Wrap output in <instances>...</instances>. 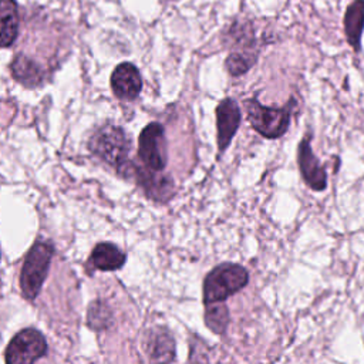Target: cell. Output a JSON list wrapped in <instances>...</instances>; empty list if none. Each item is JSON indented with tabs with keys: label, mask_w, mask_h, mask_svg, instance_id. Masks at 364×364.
Here are the masks:
<instances>
[{
	"label": "cell",
	"mask_w": 364,
	"mask_h": 364,
	"mask_svg": "<svg viewBox=\"0 0 364 364\" xmlns=\"http://www.w3.org/2000/svg\"><path fill=\"white\" fill-rule=\"evenodd\" d=\"M90 151L118 171H128L129 141L122 128L107 124L94 131L88 141Z\"/></svg>",
	"instance_id": "1"
},
{
	"label": "cell",
	"mask_w": 364,
	"mask_h": 364,
	"mask_svg": "<svg viewBox=\"0 0 364 364\" xmlns=\"http://www.w3.org/2000/svg\"><path fill=\"white\" fill-rule=\"evenodd\" d=\"M249 282L247 270L236 263H222L213 267L203 280V303L212 304L226 300Z\"/></svg>",
	"instance_id": "2"
},
{
	"label": "cell",
	"mask_w": 364,
	"mask_h": 364,
	"mask_svg": "<svg viewBox=\"0 0 364 364\" xmlns=\"http://www.w3.org/2000/svg\"><path fill=\"white\" fill-rule=\"evenodd\" d=\"M53 255L54 246L44 240H37L27 252L20 273V289L27 300H34L38 296Z\"/></svg>",
	"instance_id": "3"
},
{
	"label": "cell",
	"mask_w": 364,
	"mask_h": 364,
	"mask_svg": "<svg viewBox=\"0 0 364 364\" xmlns=\"http://www.w3.org/2000/svg\"><path fill=\"white\" fill-rule=\"evenodd\" d=\"M245 108L250 125L264 138H279L289 128L290 111L287 108L266 107L257 100H246Z\"/></svg>",
	"instance_id": "4"
},
{
	"label": "cell",
	"mask_w": 364,
	"mask_h": 364,
	"mask_svg": "<svg viewBox=\"0 0 364 364\" xmlns=\"http://www.w3.org/2000/svg\"><path fill=\"white\" fill-rule=\"evenodd\" d=\"M47 353V341L36 328L18 331L9 343L4 354L7 364H28L41 358Z\"/></svg>",
	"instance_id": "5"
},
{
	"label": "cell",
	"mask_w": 364,
	"mask_h": 364,
	"mask_svg": "<svg viewBox=\"0 0 364 364\" xmlns=\"http://www.w3.org/2000/svg\"><path fill=\"white\" fill-rule=\"evenodd\" d=\"M138 156L145 168L164 171L166 165V141L164 127L159 122H151L141 131Z\"/></svg>",
	"instance_id": "6"
},
{
	"label": "cell",
	"mask_w": 364,
	"mask_h": 364,
	"mask_svg": "<svg viewBox=\"0 0 364 364\" xmlns=\"http://www.w3.org/2000/svg\"><path fill=\"white\" fill-rule=\"evenodd\" d=\"M240 124V109L233 98H225L216 107L218 148L223 152L235 136Z\"/></svg>",
	"instance_id": "7"
},
{
	"label": "cell",
	"mask_w": 364,
	"mask_h": 364,
	"mask_svg": "<svg viewBox=\"0 0 364 364\" xmlns=\"http://www.w3.org/2000/svg\"><path fill=\"white\" fill-rule=\"evenodd\" d=\"M111 88L121 100H135L142 88L138 68L131 63H121L111 74Z\"/></svg>",
	"instance_id": "8"
},
{
	"label": "cell",
	"mask_w": 364,
	"mask_h": 364,
	"mask_svg": "<svg viewBox=\"0 0 364 364\" xmlns=\"http://www.w3.org/2000/svg\"><path fill=\"white\" fill-rule=\"evenodd\" d=\"M299 166L306 183L314 191H323L326 188V172L314 156L309 139H303L299 145Z\"/></svg>",
	"instance_id": "9"
},
{
	"label": "cell",
	"mask_w": 364,
	"mask_h": 364,
	"mask_svg": "<svg viewBox=\"0 0 364 364\" xmlns=\"http://www.w3.org/2000/svg\"><path fill=\"white\" fill-rule=\"evenodd\" d=\"M139 183L144 186L146 195L155 200L165 202L172 196V181L171 178L161 173V171L135 168Z\"/></svg>",
	"instance_id": "10"
},
{
	"label": "cell",
	"mask_w": 364,
	"mask_h": 364,
	"mask_svg": "<svg viewBox=\"0 0 364 364\" xmlns=\"http://www.w3.org/2000/svg\"><path fill=\"white\" fill-rule=\"evenodd\" d=\"M125 260L127 255L118 246L109 242H101L92 249L88 262L92 266V269L112 272L121 269Z\"/></svg>",
	"instance_id": "11"
},
{
	"label": "cell",
	"mask_w": 364,
	"mask_h": 364,
	"mask_svg": "<svg viewBox=\"0 0 364 364\" xmlns=\"http://www.w3.org/2000/svg\"><path fill=\"white\" fill-rule=\"evenodd\" d=\"M146 353L154 361H172L175 358V343L165 328L149 331L146 340Z\"/></svg>",
	"instance_id": "12"
},
{
	"label": "cell",
	"mask_w": 364,
	"mask_h": 364,
	"mask_svg": "<svg viewBox=\"0 0 364 364\" xmlns=\"http://www.w3.org/2000/svg\"><path fill=\"white\" fill-rule=\"evenodd\" d=\"M344 27L348 43L358 50L364 27V0H355L348 6L344 17Z\"/></svg>",
	"instance_id": "13"
},
{
	"label": "cell",
	"mask_w": 364,
	"mask_h": 364,
	"mask_svg": "<svg viewBox=\"0 0 364 364\" xmlns=\"http://www.w3.org/2000/svg\"><path fill=\"white\" fill-rule=\"evenodd\" d=\"M0 20H1V46L9 47L14 43L18 31V14L14 0L0 1Z\"/></svg>",
	"instance_id": "14"
},
{
	"label": "cell",
	"mask_w": 364,
	"mask_h": 364,
	"mask_svg": "<svg viewBox=\"0 0 364 364\" xmlns=\"http://www.w3.org/2000/svg\"><path fill=\"white\" fill-rule=\"evenodd\" d=\"M13 77L26 87H36L43 80V71L40 67L26 55H17L11 63Z\"/></svg>",
	"instance_id": "15"
},
{
	"label": "cell",
	"mask_w": 364,
	"mask_h": 364,
	"mask_svg": "<svg viewBox=\"0 0 364 364\" xmlns=\"http://www.w3.org/2000/svg\"><path fill=\"white\" fill-rule=\"evenodd\" d=\"M229 323V311L225 304H206L205 311V324L218 334H222Z\"/></svg>",
	"instance_id": "16"
},
{
	"label": "cell",
	"mask_w": 364,
	"mask_h": 364,
	"mask_svg": "<svg viewBox=\"0 0 364 364\" xmlns=\"http://www.w3.org/2000/svg\"><path fill=\"white\" fill-rule=\"evenodd\" d=\"M87 323L94 330H102L111 324V310L104 301H94L90 304L88 314H87Z\"/></svg>",
	"instance_id": "17"
},
{
	"label": "cell",
	"mask_w": 364,
	"mask_h": 364,
	"mask_svg": "<svg viewBox=\"0 0 364 364\" xmlns=\"http://www.w3.org/2000/svg\"><path fill=\"white\" fill-rule=\"evenodd\" d=\"M252 65V61L250 58L239 54V53H233L228 57L226 60V67L229 70V73L232 75H240V74H245Z\"/></svg>",
	"instance_id": "18"
}]
</instances>
